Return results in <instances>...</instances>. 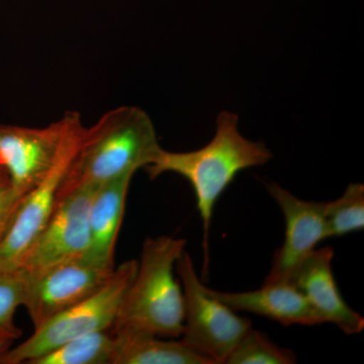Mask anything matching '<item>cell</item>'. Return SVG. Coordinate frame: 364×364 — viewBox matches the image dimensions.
I'll list each match as a JSON object with an SVG mask.
<instances>
[{
    "instance_id": "cell-4",
    "label": "cell",
    "mask_w": 364,
    "mask_h": 364,
    "mask_svg": "<svg viewBox=\"0 0 364 364\" xmlns=\"http://www.w3.org/2000/svg\"><path fill=\"white\" fill-rule=\"evenodd\" d=\"M136 265L138 261L129 260L114 268L111 279L97 293L36 328L32 336L2 356L0 364H28L72 339L111 329Z\"/></svg>"
},
{
    "instance_id": "cell-13",
    "label": "cell",
    "mask_w": 364,
    "mask_h": 364,
    "mask_svg": "<svg viewBox=\"0 0 364 364\" xmlns=\"http://www.w3.org/2000/svg\"><path fill=\"white\" fill-rule=\"evenodd\" d=\"M210 293L234 311L256 314L280 324L313 326L322 324L308 299L293 282L263 284L259 289L244 293Z\"/></svg>"
},
{
    "instance_id": "cell-20",
    "label": "cell",
    "mask_w": 364,
    "mask_h": 364,
    "mask_svg": "<svg viewBox=\"0 0 364 364\" xmlns=\"http://www.w3.org/2000/svg\"><path fill=\"white\" fill-rule=\"evenodd\" d=\"M14 342V340L0 337V361H1L2 356L13 347Z\"/></svg>"
},
{
    "instance_id": "cell-19",
    "label": "cell",
    "mask_w": 364,
    "mask_h": 364,
    "mask_svg": "<svg viewBox=\"0 0 364 364\" xmlns=\"http://www.w3.org/2000/svg\"><path fill=\"white\" fill-rule=\"evenodd\" d=\"M23 196L11 186V182L0 183V240L9 231Z\"/></svg>"
},
{
    "instance_id": "cell-10",
    "label": "cell",
    "mask_w": 364,
    "mask_h": 364,
    "mask_svg": "<svg viewBox=\"0 0 364 364\" xmlns=\"http://www.w3.org/2000/svg\"><path fill=\"white\" fill-rule=\"evenodd\" d=\"M267 188L284 214L286 235L284 244L273 256L264 284L291 282L299 265L321 241L327 239L325 203L299 200L275 182L267 183Z\"/></svg>"
},
{
    "instance_id": "cell-21",
    "label": "cell",
    "mask_w": 364,
    "mask_h": 364,
    "mask_svg": "<svg viewBox=\"0 0 364 364\" xmlns=\"http://www.w3.org/2000/svg\"><path fill=\"white\" fill-rule=\"evenodd\" d=\"M4 182H9V177H7L6 172L0 168V183H4Z\"/></svg>"
},
{
    "instance_id": "cell-16",
    "label": "cell",
    "mask_w": 364,
    "mask_h": 364,
    "mask_svg": "<svg viewBox=\"0 0 364 364\" xmlns=\"http://www.w3.org/2000/svg\"><path fill=\"white\" fill-rule=\"evenodd\" d=\"M327 238L363 231L364 229V186L350 183L343 195L325 203Z\"/></svg>"
},
{
    "instance_id": "cell-18",
    "label": "cell",
    "mask_w": 364,
    "mask_h": 364,
    "mask_svg": "<svg viewBox=\"0 0 364 364\" xmlns=\"http://www.w3.org/2000/svg\"><path fill=\"white\" fill-rule=\"evenodd\" d=\"M25 284L21 268L0 270V337L20 338L23 332L14 323L16 309L23 306Z\"/></svg>"
},
{
    "instance_id": "cell-14",
    "label": "cell",
    "mask_w": 364,
    "mask_h": 364,
    "mask_svg": "<svg viewBox=\"0 0 364 364\" xmlns=\"http://www.w3.org/2000/svg\"><path fill=\"white\" fill-rule=\"evenodd\" d=\"M112 333L114 349L112 364H213L181 340H165L139 330Z\"/></svg>"
},
{
    "instance_id": "cell-15",
    "label": "cell",
    "mask_w": 364,
    "mask_h": 364,
    "mask_svg": "<svg viewBox=\"0 0 364 364\" xmlns=\"http://www.w3.org/2000/svg\"><path fill=\"white\" fill-rule=\"evenodd\" d=\"M114 335L111 329L70 340L28 364H112Z\"/></svg>"
},
{
    "instance_id": "cell-1",
    "label": "cell",
    "mask_w": 364,
    "mask_h": 364,
    "mask_svg": "<svg viewBox=\"0 0 364 364\" xmlns=\"http://www.w3.org/2000/svg\"><path fill=\"white\" fill-rule=\"evenodd\" d=\"M238 121L237 114L222 112L217 119L214 138L205 147L181 153L162 149L145 168L151 179L173 172L193 186L203 226V272L208 264V234L218 200L239 172L262 166L272 157L264 143L253 142L241 135Z\"/></svg>"
},
{
    "instance_id": "cell-6",
    "label": "cell",
    "mask_w": 364,
    "mask_h": 364,
    "mask_svg": "<svg viewBox=\"0 0 364 364\" xmlns=\"http://www.w3.org/2000/svg\"><path fill=\"white\" fill-rule=\"evenodd\" d=\"M83 130L80 116L72 112L70 124L56 161L47 176L23 196L9 231L0 240V270L20 267L26 251L51 217L58 202L62 181L77 151Z\"/></svg>"
},
{
    "instance_id": "cell-11",
    "label": "cell",
    "mask_w": 364,
    "mask_h": 364,
    "mask_svg": "<svg viewBox=\"0 0 364 364\" xmlns=\"http://www.w3.org/2000/svg\"><path fill=\"white\" fill-rule=\"evenodd\" d=\"M334 250L316 249L299 265L291 282L298 287L323 323L336 325L345 334H358L364 318L345 301L332 270Z\"/></svg>"
},
{
    "instance_id": "cell-9",
    "label": "cell",
    "mask_w": 364,
    "mask_h": 364,
    "mask_svg": "<svg viewBox=\"0 0 364 364\" xmlns=\"http://www.w3.org/2000/svg\"><path fill=\"white\" fill-rule=\"evenodd\" d=\"M67 112L45 128L0 124V168L11 186L26 196L52 168L71 121Z\"/></svg>"
},
{
    "instance_id": "cell-2",
    "label": "cell",
    "mask_w": 364,
    "mask_h": 364,
    "mask_svg": "<svg viewBox=\"0 0 364 364\" xmlns=\"http://www.w3.org/2000/svg\"><path fill=\"white\" fill-rule=\"evenodd\" d=\"M161 150L147 112L136 107L112 109L83 130L58 200L82 186L98 188L117 177L135 174L152 164Z\"/></svg>"
},
{
    "instance_id": "cell-8",
    "label": "cell",
    "mask_w": 364,
    "mask_h": 364,
    "mask_svg": "<svg viewBox=\"0 0 364 364\" xmlns=\"http://www.w3.org/2000/svg\"><path fill=\"white\" fill-rule=\"evenodd\" d=\"M97 189L82 186L59 198L18 268L38 269L83 257L90 243V210Z\"/></svg>"
},
{
    "instance_id": "cell-5",
    "label": "cell",
    "mask_w": 364,
    "mask_h": 364,
    "mask_svg": "<svg viewBox=\"0 0 364 364\" xmlns=\"http://www.w3.org/2000/svg\"><path fill=\"white\" fill-rule=\"evenodd\" d=\"M176 267L184 299L181 341L213 364L225 363L239 340L252 327L250 321L237 315L203 286L186 250Z\"/></svg>"
},
{
    "instance_id": "cell-7",
    "label": "cell",
    "mask_w": 364,
    "mask_h": 364,
    "mask_svg": "<svg viewBox=\"0 0 364 364\" xmlns=\"http://www.w3.org/2000/svg\"><path fill=\"white\" fill-rule=\"evenodd\" d=\"M21 269L25 284L23 306L35 329L97 293L114 272L81 259L38 269Z\"/></svg>"
},
{
    "instance_id": "cell-3",
    "label": "cell",
    "mask_w": 364,
    "mask_h": 364,
    "mask_svg": "<svg viewBox=\"0 0 364 364\" xmlns=\"http://www.w3.org/2000/svg\"><path fill=\"white\" fill-rule=\"evenodd\" d=\"M186 241L160 236L144 242L133 282L124 294L112 332L139 330L162 338L181 337L184 299L174 267Z\"/></svg>"
},
{
    "instance_id": "cell-17",
    "label": "cell",
    "mask_w": 364,
    "mask_h": 364,
    "mask_svg": "<svg viewBox=\"0 0 364 364\" xmlns=\"http://www.w3.org/2000/svg\"><path fill=\"white\" fill-rule=\"evenodd\" d=\"M296 356L294 351L273 343L264 333L252 327L239 340L228 356V364H294Z\"/></svg>"
},
{
    "instance_id": "cell-12",
    "label": "cell",
    "mask_w": 364,
    "mask_h": 364,
    "mask_svg": "<svg viewBox=\"0 0 364 364\" xmlns=\"http://www.w3.org/2000/svg\"><path fill=\"white\" fill-rule=\"evenodd\" d=\"M134 174L117 177L98 186L90 210V243L81 260L114 269L117 236L123 223L127 196Z\"/></svg>"
}]
</instances>
